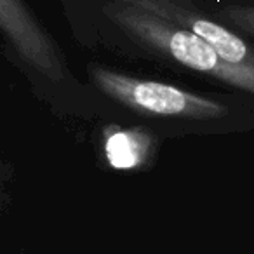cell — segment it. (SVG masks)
<instances>
[{
    "mask_svg": "<svg viewBox=\"0 0 254 254\" xmlns=\"http://www.w3.org/2000/svg\"><path fill=\"white\" fill-rule=\"evenodd\" d=\"M219 18L239 32L254 37V2H232L219 11Z\"/></svg>",
    "mask_w": 254,
    "mask_h": 254,
    "instance_id": "cell-6",
    "label": "cell"
},
{
    "mask_svg": "<svg viewBox=\"0 0 254 254\" xmlns=\"http://www.w3.org/2000/svg\"><path fill=\"white\" fill-rule=\"evenodd\" d=\"M108 18L124 33L153 51L157 56L193 71L223 80L254 94V77L226 63L202 37L191 30L136 4L132 0H108L103 5Z\"/></svg>",
    "mask_w": 254,
    "mask_h": 254,
    "instance_id": "cell-1",
    "label": "cell"
},
{
    "mask_svg": "<svg viewBox=\"0 0 254 254\" xmlns=\"http://www.w3.org/2000/svg\"><path fill=\"white\" fill-rule=\"evenodd\" d=\"M145 139L136 132L115 131L106 138V159L115 169H132L138 167L146 152Z\"/></svg>",
    "mask_w": 254,
    "mask_h": 254,
    "instance_id": "cell-5",
    "label": "cell"
},
{
    "mask_svg": "<svg viewBox=\"0 0 254 254\" xmlns=\"http://www.w3.org/2000/svg\"><path fill=\"white\" fill-rule=\"evenodd\" d=\"M2 28L25 60L56 80L61 77L63 63L49 37L42 32L35 19L26 11L23 0H0Z\"/></svg>",
    "mask_w": 254,
    "mask_h": 254,
    "instance_id": "cell-4",
    "label": "cell"
},
{
    "mask_svg": "<svg viewBox=\"0 0 254 254\" xmlns=\"http://www.w3.org/2000/svg\"><path fill=\"white\" fill-rule=\"evenodd\" d=\"M91 77L99 91L141 115L216 120L228 113L225 105L211 98H204L162 82L129 77L105 66H91Z\"/></svg>",
    "mask_w": 254,
    "mask_h": 254,
    "instance_id": "cell-2",
    "label": "cell"
},
{
    "mask_svg": "<svg viewBox=\"0 0 254 254\" xmlns=\"http://www.w3.org/2000/svg\"><path fill=\"white\" fill-rule=\"evenodd\" d=\"M136 4L185 26L205 40L226 63L254 77V47L237 32L198 11L193 0H132Z\"/></svg>",
    "mask_w": 254,
    "mask_h": 254,
    "instance_id": "cell-3",
    "label": "cell"
}]
</instances>
